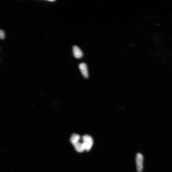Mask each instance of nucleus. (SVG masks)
<instances>
[{
  "label": "nucleus",
  "instance_id": "obj_7",
  "mask_svg": "<svg viewBox=\"0 0 172 172\" xmlns=\"http://www.w3.org/2000/svg\"><path fill=\"white\" fill-rule=\"evenodd\" d=\"M5 38V35L3 31L0 30V39H3Z\"/></svg>",
  "mask_w": 172,
  "mask_h": 172
},
{
  "label": "nucleus",
  "instance_id": "obj_2",
  "mask_svg": "<svg viewBox=\"0 0 172 172\" xmlns=\"http://www.w3.org/2000/svg\"><path fill=\"white\" fill-rule=\"evenodd\" d=\"M135 160H136L135 161H136L137 172H142L143 169V155L141 154L137 153L136 155Z\"/></svg>",
  "mask_w": 172,
  "mask_h": 172
},
{
  "label": "nucleus",
  "instance_id": "obj_4",
  "mask_svg": "<svg viewBox=\"0 0 172 172\" xmlns=\"http://www.w3.org/2000/svg\"><path fill=\"white\" fill-rule=\"evenodd\" d=\"M73 54L77 59H80L83 56V53L81 50L77 46H74L73 48Z\"/></svg>",
  "mask_w": 172,
  "mask_h": 172
},
{
  "label": "nucleus",
  "instance_id": "obj_1",
  "mask_svg": "<svg viewBox=\"0 0 172 172\" xmlns=\"http://www.w3.org/2000/svg\"><path fill=\"white\" fill-rule=\"evenodd\" d=\"M83 147L87 151L90 150L93 144V140L89 135H85L82 137Z\"/></svg>",
  "mask_w": 172,
  "mask_h": 172
},
{
  "label": "nucleus",
  "instance_id": "obj_8",
  "mask_svg": "<svg viewBox=\"0 0 172 172\" xmlns=\"http://www.w3.org/2000/svg\"><path fill=\"white\" fill-rule=\"evenodd\" d=\"M48 1H49V2H53L55 1H54H54H51H51H50V0H49H49H48Z\"/></svg>",
  "mask_w": 172,
  "mask_h": 172
},
{
  "label": "nucleus",
  "instance_id": "obj_5",
  "mask_svg": "<svg viewBox=\"0 0 172 172\" xmlns=\"http://www.w3.org/2000/svg\"><path fill=\"white\" fill-rule=\"evenodd\" d=\"M74 147L75 149L79 152H82L85 150L83 147V143L79 142L73 144Z\"/></svg>",
  "mask_w": 172,
  "mask_h": 172
},
{
  "label": "nucleus",
  "instance_id": "obj_6",
  "mask_svg": "<svg viewBox=\"0 0 172 172\" xmlns=\"http://www.w3.org/2000/svg\"><path fill=\"white\" fill-rule=\"evenodd\" d=\"M80 139V135L79 134H74L71 135L70 138V142L72 144L79 142Z\"/></svg>",
  "mask_w": 172,
  "mask_h": 172
},
{
  "label": "nucleus",
  "instance_id": "obj_3",
  "mask_svg": "<svg viewBox=\"0 0 172 172\" xmlns=\"http://www.w3.org/2000/svg\"><path fill=\"white\" fill-rule=\"evenodd\" d=\"M79 68L82 75L86 79L88 77V72L86 65L84 63L80 64L79 65Z\"/></svg>",
  "mask_w": 172,
  "mask_h": 172
}]
</instances>
